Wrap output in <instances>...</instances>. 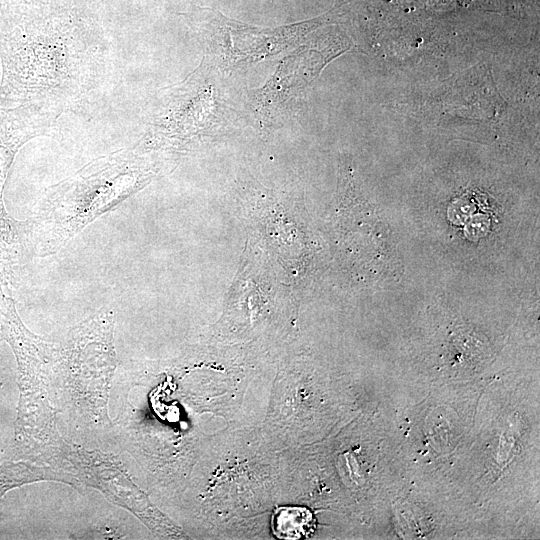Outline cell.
I'll use <instances>...</instances> for the list:
<instances>
[{
	"instance_id": "1",
	"label": "cell",
	"mask_w": 540,
	"mask_h": 540,
	"mask_svg": "<svg viewBox=\"0 0 540 540\" xmlns=\"http://www.w3.org/2000/svg\"><path fill=\"white\" fill-rule=\"evenodd\" d=\"M103 50L69 16L0 15V107L38 103L62 114L100 81Z\"/></svg>"
},
{
	"instance_id": "2",
	"label": "cell",
	"mask_w": 540,
	"mask_h": 540,
	"mask_svg": "<svg viewBox=\"0 0 540 540\" xmlns=\"http://www.w3.org/2000/svg\"><path fill=\"white\" fill-rule=\"evenodd\" d=\"M152 150L135 146L98 157L43 195L34 226L35 255L62 249L103 213L144 187L159 172Z\"/></svg>"
},
{
	"instance_id": "3",
	"label": "cell",
	"mask_w": 540,
	"mask_h": 540,
	"mask_svg": "<svg viewBox=\"0 0 540 540\" xmlns=\"http://www.w3.org/2000/svg\"><path fill=\"white\" fill-rule=\"evenodd\" d=\"M60 115L38 103L0 107V199L17 152L32 138L50 135Z\"/></svg>"
},
{
	"instance_id": "4",
	"label": "cell",
	"mask_w": 540,
	"mask_h": 540,
	"mask_svg": "<svg viewBox=\"0 0 540 540\" xmlns=\"http://www.w3.org/2000/svg\"><path fill=\"white\" fill-rule=\"evenodd\" d=\"M314 528L312 513L303 507H279L272 516V529L281 539H299Z\"/></svg>"
},
{
	"instance_id": "5",
	"label": "cell",
	"mask_w": 540,
	"mask_h": 540,
	"mask_svg": "<svg viewBox=\"0 0 540 540\" xmlns=\"http://www.w3.org/2000/svg\"><path fill=\"white\" fill-rule=\"evenodd\" d=\"M0 326H1V309H0Z\"/></svg>"
}]
</instances>
